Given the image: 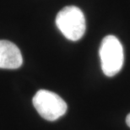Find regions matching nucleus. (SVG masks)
Instances as JSON below:
<instances>
[{
	"instance_id": "1",
	"label": "nucleus",
	"mask_w": 130,
	"mask_h": 130,
	"mask_svg": "<svg viewBox=\"0 0 130 130\" xmlns=\"http://www.w3.org/2000/svg\"><path fill=\"white\" fill-rule=\"evenodd\" d=\"M101 69L107 77L118 74L124 63V52L120 41L109 35L103 38L99 49Z\"/></svg>"
},
{
	"instance_id": "2",
	"label": "nucleus",
	"mask_w": 130,
	"mask_h": 130,
	"mask_svg": "<svg viewBox=\"0 0 130 130\" xmlns=\"http://www.w3.org/2000/svg\"><path fill=\"white\" fill-rule=\"evenodd\" d=\"M56 25L68 40L76 41L81 39L86 29L85 15L79 8L66 6L58 13Z\"/></svg>"
},
{
	"instance_id": "3",
	"label": "nucleus",
	"mask_w": 130,
	"mask_h": 130,
	"mask_svg": "<svg viewBox=\"0 0 130 130\" xmlns=\"http://www.w3.org/2000/svg\"><path fill=\"white\" fill-rule=\"evenodd\" d=\"M33 106L41 118L47 121H56L67 111V104L56 93L40 90L34 95Z\"/></svg>"
},
{
	"instance_id": "4",
	"label": "nucleus",
	"mask_w": 130,
	"mask_h": 130,
	"mask_svg": "<svg viewBox=\"0 0 130 130\" xmlns=\"http://www.w3.org/2000/svg\"><path fill=\"white\" fill-rule=\"evenodd\" d=\"M23 63L19 47L9 41L0 40V69H16Z\"/></svg>"
},
{
	"instance_id": "5",
	"label": "nucleus",
	"mask_w": 130,
	"mask_h": 130,
	"mask_svg": "<svg viewBox=\"0 0 130 130\" xmlns=\"http://www.w3.org/2000/svg\"><path fill=\"white\" fill-rule=\"evenodd\" d=\"M126 123H127V125L130 128V113L127 116V118H126Z\"/></svg>"
}]
</instances>
